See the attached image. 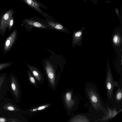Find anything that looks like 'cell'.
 Segmentation results:
<instances>
[{"label": "cell", "instance_id": "obj_1", "mask_svg": "<svg viewBox=\"0 0 122 122\" xmlns=\"http://www.w3.org/2000/svg\"><path fill=\"white\" fill-rule=\"evenodd\" d=\"M43 65L48 84L54 91L58 85L60 76L57 67L48 61Z\"/></svg>", "mask_w": 122, "mask_h": 122}, {"label": "cell", "instance_id": "obj_2", "mask_svg": "<svg viewBox=\"0 0 122 122\" xmlns=\"http://www.w3.org/2000/svg\"><path fill=\"white\" fill-rule=\"evenodd\" d=\"M28 31H31L32 28L39 29L51 30L52 29L47 25L46 19L39 17H31L25 19L22 21Z\"/></svg>", "mask_w": 122, "mask_h": 122}, {"label": "cell", "instance_id": "obj_3", "mask_svg": "<svg viewBox=\"0 0 122 122\" xmlns=\"http://www.w3.org/2000/svg\"><path fill=\"white\" fill-rule=\"evenodd\" d=\"M114 80L112 74L109 58L107 59L106 86L107 98L110 102H112L114 95V92L115 86H117L118 84Z\"/></svg>", "mask_w": 122, "mask_h": 122}, {"label": "cell", "instance_id": "obj_4", "mask_svg": "<svg viewBox=\"0 0 122 122\" xmlns=\"http://www.w3.org/2000/svg\"><path fill=\"white\" fill-rule=\"evenodd\" d=\"M62 99L64 107L68 114L70 115L76 105V100L73 96V90L70 89L65 91L62 94Z\"/></svg>", "mask_w": 122, "mask_h": 122}, {"label": "cell", "instance_id": "obj_5", "mask_svg": "<svg viewBox=\"0 0 122 122\" xmlns=\"http://www.w3.org/2000/svg\"><path fill=\"white\" fill-rule=\"evenodd\" d=\"M112 46L118 55L122 53V30L120 27L114 30L111 38Z\"/></svg>", "mask_w": 122, "mask_h": 122}, {"label": "cell", "instance_id": "obj_6", "mask_svg": "<svg viewBox=\"0 0 122 122\" xmlns=\"http://www.w3.org/2000/svg\"><path fill=\"white\" fill-rule=\"evenodd\" d=\"M25 4L32 8L45 18L46 19L51 21H56L51 16L45 12H43L41 8L46 10L48 9L46 6L36 0H21Z\"/></svg>", "mask_w": 122, "mask_h": 122}, {"label": "cell", "instance_id": "obj_7", "mask_svg": "<svg viewBox=\"0 0 122 122\" xmlns=\"http://www.w3.org/2000/svg\"><path fill=\"white\" fill-rule=\"evenodd\" d=\"M90 89L87 88L86 91V96L89 98L92 104L96 109H99V107L100 104H101V101L99 94L96 92L94 88H92V86H90Z\"/></svg>", "mask_w": 122, "mask_h": 122}, {"label": "cell", "instance_id": "obj_8", "mask_svg": "<svg viewBox=\"0 0 122 122\" xmlns=\"http://www.w3.org/2000/svg\"><path fill=\"white\" fill-rule=\"evenodd\" d=\"M14 13L12 9L9 10L4 13L1 17L0 20V32L4 34L6 31L9 20Z\"/></svg>", "mask_w": 122, "mask_h": 122}, {"label": "cell", "instance_id": "obj_9", "mask_svg": "<svg viewBox=\"0 0 122 122\" xmlns=\"http://www.w3.org/2000/svg\"><path fill=\"white\" fill-rule=\"evenodd\" d=\"M122 81L121 84H118L117 90L113 99V105L116 109L118 110L122 108Z\"/></svg>", "mask_w": 122, "mask_h": 122}, {"label": "cell", "instance_id": "obj_10", "mask_svg": "<svg viewBox=\"0 0 122 122\" xmlns=\"http://www.w3.org/2000/svg\"><path fill=\"white\" fill-rule=\"evenodd\" d=\"M86 30L85 27H83L80 30L73 31L72 35L71 43L73 47H74L76 45L79 46H82V36L83 31Z\"/></svg>", "mask_w": 122, "mask_h": 122}, {"label": "cell", "instance_id": "obj_11", "mask_svg": "<svg viewBox=\"0 0 122 122\" xmlns=\"http://www.w3.org/2000/svg\"><path fill=\"white\" fill-rule=\"evenodd\" d=\"M26 65L33 76L39 84H41L43 82L44 77L42 72L36 67L28 64Z\"/></svg>", "mask_w": 122, "mask_h": 122}, {"label": "cell", "instance_id": "obj_12", "mask_svg": "<svg viewBox=\"0 0 122 122\" xmlns=\"http://www.w3.org/2000/svg\"><path fill=\"white\" fill-rule=\"evenodd\" d=\"M46 19L47 25L51 27L53 30L71 34L70 31L59 22Z\"/></svg>", "mask_w": 122, "mask_h": 122}, {"label": "cell", "instance_id": "obj_13", "mask_svg": "<svg viewBox=\"0 0 122 122\" xmlns=\"http://www.w3.org/2000/svg\"><path fill=\"white\" fill-rule=\"evenodd\" d=\"M17 35V30L15 29L6 39L4 46V50L5 51H7L11 48L15 42Z\"/></svg>", "mask_w": 122, "mask_h": 122}, {"label": "cell", "instance_id": "obj_14", "mask_svg": "<svg viewBox=\"0 0 122 122\" xmlns=\"http://www.w3.org/2000/svg\"><path fill=\"white\" fill-rule=\"evenodd\" d=\"M52 104L46 103L39 105L37 107L30 108L27 110L28 112L34 113L38 111H43L48 108Z\"/></svg>", "mask_w": 122, "mask_h": 122}, {"label": "cell", "instance_id": "obj_15", "mask_svg": "<svg viewBox=\"0 0 122 122\" xmlns=\"http://www.w3.org/2000/svg\"><path fill=\"white\" fill-rule=\"evenodd\" d=\"M27 74L30 83L38 88L36 79L29 69L27 70Z\"/></svg>", "mask_w": 122, "mask_h": 122}, {"label": "cell", "instance_id": "obj_16", "mask_svg": "<svg viewBox=\"0 0 122 122\" xmlns=\"http://www.w3.org/2000/svg\"><path fill=\"white\" fill-rule=\"evenodd\" d=\"M14 23V18L13 15L10 19L8 23V27L9 30H10L11 29Z\"/></svg>", "mask_w": 122, "mask_h": 122}, {"label": "cell", "instance_id": "obj_17", "mask_svg": "<svg viewBox=\"0 0 122 122\" xmlns=\"http://www.w3.org/2000/svg\"><path fill=\"white\" fill-rule=\"evenodd\" d=\"M11 64V63L10 62L0 64V70L8 67Z\"/></svg>", "mask_w": 122, "mask_h": 122}, {"label": "cell", "instance_id": "obj_18", "mask_svg": "<svg viewBox=\"0 0 122 122\" xmlns=\"http://www.w3.org/2000/svg\"><path fill=\"white\" fill-rule=\"evenodd\" d=\"M12 89L13 90H15L16 88V86L15 84L14 83H12L11 84Z\"/></svg>", "mask_w": 122, "mask_h": 122}, {"label": "cell", "instance_id": "obj_19", "mask_svg": "<svg viewBox=\"0 0 122 122\" xmlns=\"http://www.w3.org/2000/svg\"><path fill=\"white\" fill-rule=\"evenodd\" d=\"M10 111H13L14 110V107L11 106H9L7 108Z\"/></svg>", "mask_w": 122, "mask_h": 122}, {"label": "cell", "instance_id": "obj_20", "mask_svg": "<svg viewBox=\"0 0 122 122\" xmlns=\"http://www.w3.org/2000/svg\"><path fill=\"white\" fill-rule=\"evenodd\" d=\"M5 119L3 118H0V122H5Z\"/></svg>", "mask_w": 122, "mask_h": 122}]
</instances>
